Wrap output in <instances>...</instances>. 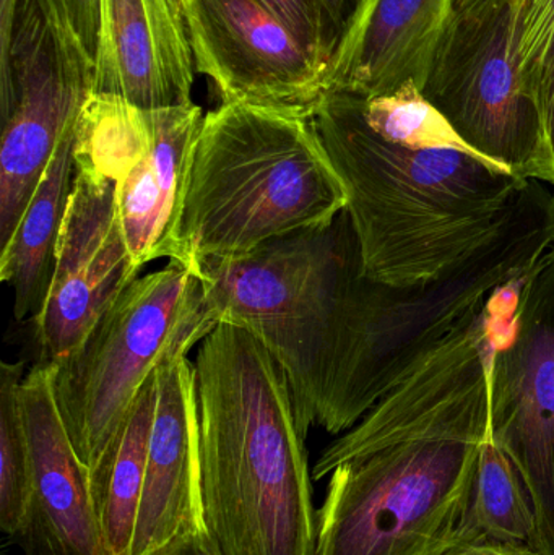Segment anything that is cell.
Returning <instances> with one entry per match:
<instances>
[{
	"label": "cell",
	"instance_id": "7c38bea8",
	"mask_svg": "<svg viewBox=\"0 0 554 555\" xmlns=\"http://www.w3.org/2000/svg\"><path fill=\"white\" fill-rule=\"evenodd\" d=\"M140 272L120 227L113 179L74 163L54 272L31 320L39 364L70 354Z\"/></svg>",
	"mask_w": 554,
	"mask_h": 555
},
{
	"label": "cell",
	"instance_id": "ffe728a7",
	"mask_svg": "<svg viewBox=\"0 0 554 555\" xmlns=\"http://www.w3.org/2000/svg\"><path fill=\"white\" fill-rule=\"evenodd\" d=\"M474 518L491 540L529 544L536 533V512L529 489L513 460L490 436L481 442L475 478Z\"/></svg>",
	"mask_w": 554,
	"mask_h": 555
},
{
	"label": "cell",
	"instance_id": "30bf717a",
	"mask_svg": "<svg viewBox=\"0 0 554 555\" xmlns=\"http://www.w3.org/2000/svg\"><path fill=\"white\" fill-rule=\"evenodd\" d=\"M195 103L142 107L91 91L78 114L74 163L113 179L133 262L176 260L192 153L204 122Z\"/></svg>",
	"mask_w": 554,
	"mask_h": 555
},
{
	"label": "cell",
	"instance_id": "52a82bcc",
	"mask_svg": "<svg viewBox=\"0 0 554 555\" xmlns=\"http://www.w3.org/2000/svg\"><path fill=\"white\" fill-rule=\"evenodd\" d=\"M201 276L182 263L137 278L83 341L54 362V397L75 452L93 473L146 382L214 332Z\"/></svg>",
	"mask_w": 554,
	"mask_h": 555
},
{
	"label": "cell",
	"instance_id": "83f0119b",
	"mask_svg": "<svg viewBox=\"0 0 554 555\" xmlns=\"http://www.w3.org/2000/svg\"><path fill=\"white\" fill-rule=\"evenodd\" d=\"M358 2L360 0H321L322 9H324L332 28L337 33L338 39H340L342 33H344L348 20L353 15Z\"/></svg>",
	"mask_w": 554,
	"mask_h": 555
},
{
	"label": "cell",
	"instance_id": "d6986e66",
	"mask_svg": "<svg viewBox=\"0 0 554 555\" xmlns=\"http://www.w3.org/2000/svg\"><path fill=\"white\" fill-rule=\"evenodd\" d=\"M155 408L156 374L133 401L116 439L90 475L91 494L107 555L130 554Z\"/></svg>",
	"mask_w": 554,
	"mask_h": 555
},
{
	"label": "cell",
	"instance_id": "603a6c76",
	"mask_svg": "<svg viewBox=\"0 0 554 555\" xmlns=\"http://www.w3.org/2000/svg\"><path fill=\"white\" fill-rule=\"evenodd\" d=\"M319 61L331 65L338 36L321 0H259Z\"/></svg>",
	"mask_w": 554,
	"mask_h": 555
},
{
	"label": "cell",
	"instance_id": "9c48e42d",
	"mask_svg": "<svg viewBox=\"0 0 554 555\" xmlns=\"http://www.w3.org/2000/svg\"><path fill=\"white\" fill-rule=\"evenodd\" d=\"M524 7L478 0L455 10L422 91L472 150L519 178L552 184L542 120L520 81Z\"/></svg>",
	"mask_w": 554,
	"mask_h": 555
},
{
	"label": "cell",
	"instance_id": "277c9868",
	"mask_svg": "<svg viewBox=\"0 0 554 555\" xmlns=\"http://www.w3.org/2000/svg\"><path fill=\"white\" fill-rule=\"evenodd\" d=\"M217 325L256 336L285 374L299 429L335 436L360 330L363 257L347 208L332 223L202 267Z\"/></svg>",
	"mask_w": 554,
	"mask_h": 555
},
{
	"label": "cell",
	"instance_id": "f546056e",
	"mask_svg": "<svg viewBox=\"0 0 554 555\" xmlns=\"http://www.w3.org/2000/svg\"><path fill=\"white\" fill-rule=\"evenodd\" d=\"M478 0H455V10L467 9V7L474 5Z\"/></svg>",
	"mask_w": 554,
	"mask_h": 555
},
{
	"label": "cell",
	"instance_id": "7402d4cb",
	"mask_svg": "<svg viewBox=\"0 0 554 555\" xmlns=\"http://www.w3.org/2000/svg\"><path fill=\"white\" fill-rule=\"evenodd\" d=\"M519 70L524 93L540 114L554 74V0H526L520 25Z\"/></svg>",
	"mask_w": 554,
	"mask_h": 555
},
{
	"label": "cell",
	"instance_id": "4316f807",
	"mask_svg": "<svg viewBox=\"0 0 554 555\" xmlns=\"http://www.w3.org/2000/svg\"><path fill=\"white\" fill-rule=\"evenodd\" d=\"M540 119H542L543 139H545L546 155L552 168V184H554V74L540 106Z\"/></svg>",
	"mask_w": 554,
	"mask_h": 555
},
{
	"label": "cell",
	"instance_id": "d4e9b609",
	"mask_svg": "<svg viewBox=\"0 0 554 555\" xmlns=\"http://www.w3.org/2000/svg\"><path fill=\"white\" fill-rule=\"evenodd\" d=\"M442 555H539L529 544L523 543H503V541L484 540L474 541V543L461 544L454 550L448 551Z\"/></svg>",
	"mask_w": 554,
	"mask_h": 555
},
{
	"label": "cell",
	"instance_id": "7a4b0ae2",
	"mask_svg": "<svg viewBox=\"0 0 554 555\" xmlns=\"http://www.w3.org/2000/svg\"><path fill=\"white\" fill-rule=\"evenodd\" d=\"M315 129L347 189L364 273L428 280L503 220L529 179L472 150L413 80L392 93H325Z\"/></svg>",
	"mask_w": 554,
	"mask_h": 555
},
{
	"label": "cell",
	"instance_id": "484cf974",
	"mask_svg": "<svg viewBox=\"0 0 554 555\" xmlns=\"http://www.w3.org/2000/svg\"><path fill=\"white\" fill-rule=\"evenodd\" d=\"M156 555H221L202 527H192Z\"/></svg>",
	"mask_w": 554,
	"mask_h": 555
},
{
	"label": "cell",
	"instance_id": "e0dca14e",
	"mask_svg": "<svg viewBox=\"0 0 554 555\" xmlns=\"http://www.w3.org/2000/svg\"><path fill=\"white\" fill-rule=\"evenodd\" d=\"M455 0H360L328 65L325 93L373 98L425 87Z\"/></svg>",
	"mask_w": 554,
	"mask_h": 555
},
{
	"label": "cell",
	"instance_id": "44dd1931",
	"mask_svg": "<svg viewBox=\"0 0 554 555\" xmlns=\"http://www.w3.org/2000/svg\"><path fill=\"white\" fill-rule=\"evenodd\" d=\"M25 362L0 364V527L16 540L31 501V453L23 420L20 385Z\"/></svg>",
	"mask_w": 554,
	"mask_h": 555
},
{
	"label": "cell",
	"instance_id": "6da1fadb",
	"mask_svg": "<svg viewBox=\"0 0 554 555\" xmlns=\"http://www.w3.org/2000/svg\"><path fill=\"white\" fill-rule=\"evenodd\" d=\"M491 346L485 307L322 450L315 555H442L488 538L474 494L490 436Z\"/></svg>",
	"mask_w": 554,
	"mask_h": 555
},
{
	"label": "cell",
	"instance_id": "4fadbf2b",
	"mask_svg": "<svg viewBox=\"0 0 554 555\" xmlns=\"http://www.w3.org/2000/svg\"><path fill=\"white\" fill-rule=\"evenodd\" d=\"M195 72L221 103L314 114L328 65L308 51L259 0H184Z\"/></svg>",
	"mask_w": 554,
	"mask_h": 555
},
{
	"label": "cell",
	"instance_id": "ba28073f",
	"mask_svg": "<svg viewBox=\"0 0 554 555\" xmlns=\"http://www.w3.org/2000/svg\"><path fill=\"white\" fill-rule=\"evenodd\" d=\"M94 88V55L64 0H18L0 57V249Z\"/></svg>",
	"mask_w": 554,
	"mask_h": 555
},
{
	"label": "cell",
	"instance_id": "5b68a950",
	"mask_svg": "<svg viewBox=\"0 0 554 555\" xmlns=\"http://www.w3.org/2000/svg\"><path fill=\"white\" fill-rule=\"evenodd\" d=\"M348 195L312 113L221 103L192 153L175 262L202 267L332 223Z\"/></svg>",
	"mask_w": 554,
	"mask_h": 555
},
{
	"label": "cell",
	"instance_id": "3957f363",
	"mask_svg": "<svg viewBox=\"0 0 554 555\" xmlns=\"http://www.w3.org/2000/svg\"><path fill=\"white\" fill-rule=\"evenodd\" d=\"M201 525L221 555H315L306 437L266 346L220 323L194 361Z\"/></svg>",
	"mask_w": 554,
	"mask_h": 555
},
{
	"label": "cell",
	"instance_id": "8fae6325",
	"mask_svg": "<svg viewBox=\"0 0 554 555\" xmlns=\"http://www.w3.org/2000/svg\"><path fill=\"white\" fill-rule=\"evenodd\" d=\"M490 434L536 512L530 547L554 555V247L491 297Z\"/></svg>",
	"mask_w": 554,
	"mask_h": 555
},
{
	"label": "cell",
	"instance_id": "cb8c5ba5",
	"mask_svg": "<svg viewBox=\"0 0 554 555\" xmlns=\"http://www.w3.org/2000/svg\"><path fill=\"white\" fill-rule=\"evenodd\" d=\"M78 35L94 55L98 33V0H64Z\"/></svg>",
	"mask_w": 554,
	"mask_h": 555
},
{
	"label": "cell",
	"instance_id": "8992f818",
	"mask_svg": "<svg viewBox=\"0 0 554 555\" xmlns=\"http://www.w3.org/2000/svg\"><path fill=\"white\" fill-rule=\"evenodd\" d=\"M552 247L554 194L542 181L529 179L500 224L435 276L409 286L364 278L360 332L335 437L357 426L425 356Z\"/></svg>",
	"mask_w": 554,
	"mask_h": 555
},
{
	"label": "cell",
	"instance_id": "f1b7e54d",
	"mask_svg": "<svg viewBox=\"0 0 554 555\" xmlns=\"http://www.w3.org/2000/svg\"><path fill=\"white\" fill-rule=\"evenodd\" d=\"M16 5L18 0H0V57H3L9 49Z\"/></svg>",
	"mask_w": 554,
	"mask_h": 555
},
{
	"label": "cell",
	"instance_id": "2e32d148",
	"mask_svg": "<svg viewBox=\"0 0 554 555\" xmlns=\"http://www.w3.org/2000/svg\"><path fill=\"white\" fill-rule=\"evenodd\" d=\"M192 527H202L197 397L194 362L182 356L156 371L155 417L129 555L162 553Z\"/></svg>",
	"mask_w": 554,
	"mask_h": 555
},
{
	"label": "cell",
	"instance_id": "9a60e30c",
	"mask_svg": "<svg viewBox=\"0 0 554 555\" xmlns=\"http://www.w3.org/2000/svg\"><path fill=\"white\" fill-rule=\"evenodd\" d=\"M184 0H98L96 93L142 107L194 103Z\"/></svg>",
	"mask_w": 554,
	"mask_h": 555
},
{
	"label": "cell",
	"instance_id": "5bb4252c",
	"mask_svg": "<svg viewBox=\"0 0 554 555\" xmlns=\"http://www.w3.org/2000/svg\"><path fill=\"white\" fill-rule=\"evenodd\" d=\"M52 378V365L36 362L20 385L31 453V501L16 541L25 555H107L90 473L65 429Z\"/></svg>",
	"mask_w": 554,
	"mask_h": 555
},
{
	"label": "cell",
	"instance_id": "ac0fdd59",
	"mask_svg": "<svg viewBox=\"0 0 554 555\" xmlns=\"http://www.w3.org/2000/svg\"><path fill=\"white\" fill-rule=\"evenodd\" d=\"M72 130L52 156L18 228L0 249V280L13 291L15 319L33 320L41 310L54 272L55 249L74 182Z\"/></svg>",
	"mask_w": 554,
	"mask_h": 555
}]
</instances>
